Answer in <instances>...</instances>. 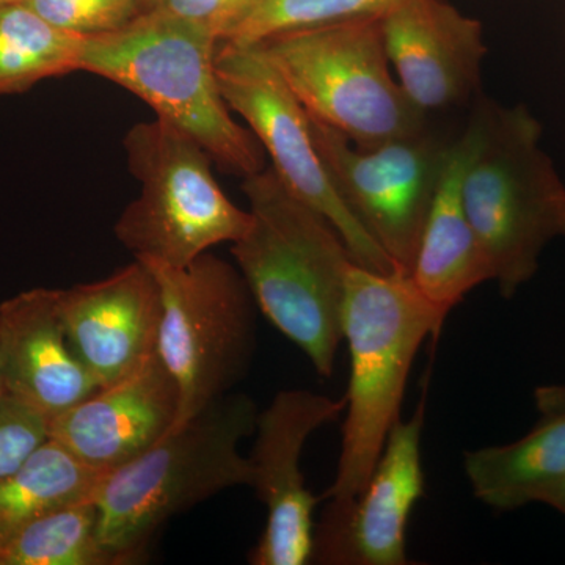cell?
<instances>
[{
  "label": "cell",
  "mask_w": 565,
  "mask_h": 565,
  "mask_svg": "<svg viewBox=\"0 0 565 565\" xmlns=\"http://www.w3.org/2000/svg\"><path fill=\"white\" fill-rule=\"evenodd\" d=\"M247 233L232 244L256 307L308 356L333 374L343 343L345 274L353 262L337 228L278 180L273 167L244 178Z\"/></svg>",
  "instance_id": "1"
},
{
  "label": "cell",
  "mask_w": 565,
  "mask_h": 565,
  "mask_svg": "<svg viewBox=\"0 0 565 565\" xmlns=\"http://www.w3.org/2000/svg\"><path fill=\"white\" fill-rule=\"evenodd\" d=\"M258 407L228 393L173 427L131 462L104 473L96 487L98 534L117 564L136 563L170 519L233 487H252L250 457Z\"/></svg>",
  "instance_id": "2"
},
{
  "label": "cell",
  "mask_w": 565,
  "mask_h": 565,
  "mask_svg": "<svg viewBox=\"0 0 565 565\" xmlns=\"http://www.w3.org/2000/svg\"><path fill=\"white\" fill-rule=\"evenodd\" d=\"M444 321L411 275L375 273L352 263L345 274L343 341L351 359L343 441L337 476L326 498L348 504L362 492L401 419L416 355Z\"/></svg>",
  "instance_id": "3"
},
{
  "label": "cell",
  "mask_w": 565,
  "mask_h": 565,
  "mask_svg": "<svg viewBox=\"0 0 565 565\" xmlns=\"http://www.w3.org/2000/svg\"><path fill=\"white\" fill-rule=\"evenodd\" d=\"M218 41L152 9L121 31L85 39L81 71L115 82L191 136L212 161L243 178L262 172L255 134L233 120L215 74Z\"/></svg>",
  "instance_id": "4"
},
{
  "label": "cell",
  "mask_w": 565,
  "mask_h": 565,
  "mask_svg": "<svg viewBox=\"0 0 565 565\" xmlns=\"http://www.w3.org/2000/svg\"><path fill=\"white\" fill-rule=\"evenodd\" d=\"M463 173L465 210L492 281L512 297L537 273L546 245L565 237V184L541 147L542 128L526 107L481 103Z\"/></svg>",
  "instance_id": "5"
},
{
  "label": "cell",
  "mask_w": 565,
  "mask_h": 565,
  "mask_svg": "<svg viewBox=\"0 0 565 565\" xmlns=\"http://www.w3.org/2000/svg\"><path fill=\"white\" fill-rule=\"evenodd\" d=\"M122 145L141 191L114 232L134 258L184 267L215 245L236 243L250 228V211L222 191L211 156L172 122L159 117L139 122Z\"/></svg>",
  "instance_id": "6"
},
{
  "label": "cell",
  "mask_w": 565,
  "mask_h": 565,
  "mask_svg": "<svg viewBox=\"0 0 565 565\" xmlns=\"http://www.w3.org/2000/svg\"><path fill=\"white\" fill-rule=\"evenodd\" d=\"M253 47L273 63L311 117L355 147L426 129V115L390 71L382 18L277 33Z\"/></svg>",
  "instance_id": "7"
},
{
  "label": "cell",
  "mask_w": 565,
  "mask_h": 565,
  "mask_svg": "<svg viewBox=\"0 0 565 565\" xmlns=\"http://www.w3.org/2000/svg\"><path fill=\"white\" fill-rule=\"evenodd\" d=\"M143 264L161 292L156 351L180 392L177 427L250 373L258 307L243 274L210 252L184 267Z\"/></svg>",
  "instance_id": "8"
},
{
  "label": "cell",
  "mask_w": 565,
  "mask_h": 565,
  "mask_svg": "<svg viewBox=\"0 0 565 565\" xmlns=\"http://www.w3.org/2000/svg\"><path fill=\"white\" fill-rule=\"evenodd\" d=\"M215 74L226 106L250 126L281 184L332 223L353 262L375 273L396 270L345 206L316 148L307 109L266 55L253 46L222 43Z\"/></svg>",
  "instance_id": "9"
},
{
  "label": "cell",
  "mask_w": 565,
  "mask_h": 565,
  "mask_svg": "<svg viewBox=\"0 0 565 565\" xmlns=\"http://www.w3.org/2000/svg\"><path fill=\"white\" fill-rule=\"evenodd\" d=\"M308 117L316 148L345 206L396 270L411 275L449 143L426 128L360 148L332 126Z\"/></svg>",
  "instance_id": "10"
},
{
  "label": "cell",
  "mask_w": 565,
  "mask_h": 565,
  "mask_svg": "<svg viewBox=\"0 0 565 565\" xmlns=\"http://www.w3.org/2000/svg\"><path fill=\"white\" fill-rule=\"evenodd\" d=\"M345 412L337 401L310 390H282L259 412L250 456L253 489L267 509L253 565H305L313 555L316 498L305 486L300 462L308 438Z\"/></svg>",
  "instance_id": "11"
},
{
  "label": "cell",
  "mask_w": 565,
  "mask_h": 565,
  "mask_svg": "<svg viewBox=\"0 0 565 565\" xmlns=\"http://www.w3.org/2000/svg\"><path fill=\"white\" fill-rule=\"evenodd\" d=\"M426 404L394 424L362 492L327 505L315 526L311 561L327 565H405L407 526L424 497L422 437Z\"/></svg>",
  "instance_id": "12"
},
{
  "label": "cell",
  "mask_w": 565,
  "mask_h": 565,
  "mask_svg": "<svg viewBox=\"0 0 565 565\" xmlns=\"http://www.w3.org/2000/svg\"><path fill=\"white\" fill-rule=\"evenodd\" d=\"M180 392L158 351L109 385L50 419V437L81 462L109 473L173 429Z\"/></svg>",
  "instance_id": "13"
},
{
  "label": "cell",
  "mask_w": 565,
  "mask_h": 565,
  "mask_svg": "<svg viewBox=\"0 0 565 565\" xmlns=\"http://www.w3.org/2000/svg\"><path fill=\"white\" fill-rule=\"evenodd\" d=\"M382 32L401 88L424 115L478 90L487 52L478 20L445 0H407L382 18Z\"/></svg>",
  "instance_id": "14"
},
{
  "label": "cell",
  "mask_w": 565,
  "mask_h": 565,
  "mask_svg": "<svg viewBox=\"0 0 565 565\" xmlns=\"http://www.w3.org/2000/svg\"><path fill=\"white\" fill-rule=\"evenodd\" d=\"M66 337L99 386L118 381L158 349L161 292L136 259L103 280L61 289Z\"/></svg>",
  "instance_id": "15"
},
{
  "label": "cell",
  "mask_w": 565,
  "mask_h": 565,
  "mask_svg": "<svg viewBox=\"0 0 565 565\" xmlns=\"http://www.w3.org/2000/svg\"><path fill=\"white\" fill-rule=\"evenodd\" d=\"M0 367L6 392L47 419L99 386L66 337L61 289H32L0 303Z\"/></svg>",
  "instance_id": "16"
},
{
  "label": "cell",
  "mask_w": 565,
  "mask_h": 565,
  "mask_svg": "<svg viewBox=\"0 0 565 565\" xmlns=\"http://www.w3.org/2000/svg\"><path fill=\"white\" fill-rule=\"evenodd\" d=\"M475 140L471 120L463 136L449 143L411 269L416 289L444 322L468 294L492 281V270L463 202V173Z\"/></svg>",
  "instance_id": "17"
},
{
  "label": "cell",
  "mask_w": 565,
  "mask_h": 565,
  "mask_svg": "<svg viewBox=\"0 0 565 565\" xmlns=\"http://www.w3.org/2000/svg\"><path fill=\"white\" fill-rule=\"evenodd\" d=\"M463 470L475 497L497 511L542 503L565 478V411L546 414L515 444L465 452Z\"/></svg>",
  "instance_id": "18"
},
{
  "label": "cell",
  "mask_w": 565,
  "mask_h": 565,
  "mask_svg": "<svg viewBox=\"0 0 565 565\" xmlns=\"http://www.w3.org/2000/svg\"><path fill=\"white\" fill-rule=\"evenodd\" d=\"M103 475L47 438L18 470L0 479V546L33 520L92 500Z\"/></svg>",
  "instance_id": "19"
},
{
  "label": "cell",
  "mask_w": 565,
  "mask_h": 565,
  "mask_svg": "<svg viewBox=\"0 0 565 565\" xmlns=\"http://www.w3.org/2000/svg\"><path fill=\"white\" fill-rule=\"evenodd\" d=\"M84 41L43 20L25 3L0 6V98L81 71Z\"/></svg>",
  "instance_id": "20"
},
{
  "label": "cell",
  "mask_w": 565,
  "mask_h": 565,
  "mask_svg": "<svg viewBox=\"0 0 565 565\" xmlns=\"http://www.w3.org/2000/svg\"><path fill=\"white\" fill-rule=\"evenodd\" d=\"M98 534L95 498L21 527L0 546V565H115Z\"/></svg>",
  "instance_id": "21"
},
{
  "label": "cell",
  "mask_w": 565,
  "mask_h": 565,
  "mask_svg": "<svg viewBox=\"0 0 565 565\" xmlns=\"http://www.w3.org/2000/svg\"><path fill=\"white\" fill-rule=\"evenodd\" d=\"M407 0H263L247 22L223 43L253 46L277 33L366 18H384Z\"/></svg>",
  "instance_id": "22"
},
{
  "label": "cell",
  "mask_w": 565,
  "mask_h": 565,
  "mask_svg": "<svg viewBox=\"0 0 565 565\" xmlns=\"http://www.w3.org/2000/svg\"><path fill=\"white\" fill-rule=\"evenodd\" d=\"M43 20L73 35H107L121 31L145 13L139 0H20Z\"/></svg>",
  "instance_id": "23"
},
{
  "label": "cell",
  "mask_w": 565,
  "mask_h": 565,
  "mask_svg": "<svg viewBox=\"0 0 565 565\" xmlns=\"http://www.w3.org/2000/svg\"><path fill=\"white\" fill-rule=\"evenodd\" d=\"M50 438V419L6 393L0 396V479L13 473Z\"/></svg>",
  "instance_id": "24"
},
{
  "label": "cell",
  "mask_w": 565,
  "mask_h": 565,
  "mask_svg": "<svg viewBox=\"0 0 565 565\" xmlns=\"http://www.w3.org/2000/svg\"><path fill=\"white\" fill-rule=\"evenodd\" d=\"M262 3L263 0H158L154 9L191 22L223 43L243 28Z\"/></svg>",
  "instance_id": "25"
},
{
  "label": "cell",
  "mask_w": 565,
  "mask_h": 565,
  "mask_svg": "<svg viewBox=\"0 0 565 565\" xmlns=\"http://www.w3.org/2000/svg\"><path fill=\"white\" fill-rule=\"evenodd\" d=\"M539 408L544 414H556L565 411V386H545L535 393Z\"/></svg>",
  "instance_id": "26"
},
{
  "label": "cell",
  "mask_w": 565,
  "mask_h": 565,
  "mask_svg": "<svg viewBox=\"0 0 565 565\" xmlns=\"http://www.w3.org/2000/svg\"><path fill=\"white\" fill-rule=\"evenodd\" d=\"M542 503L552 505L565 515V478L545 494Z\"/></svg>",
  "instance_id": "27"
},
{
  "label": "cell",
  "mask_w": 565,
  "mask_h": 565,
  "mask_svg": "<svg viewBox=\"0 0 565 565\" xmlns=\"http://www.w3.org/2000/svg\"><path fill=\"white\" fill-rule=\"evenodd\" d=\"M141 9L145 11L154 9L156 3H158V0H139Z\"/></svg>",
  "instance_id": "28"
},
{
  "label": "cell",
  "mask_w": 565,
  "mask_h": 565,
  "mask_svg": "<svg viewBox=\"0 0 565 565\" xmlns=\"http://www.w3.org/2000/svg\"><path fill=\"white\" fill-rule=\"evenodd\" d=\"M6 385H3V377H2V367H0V396L2 394H6Z\"/></svg>",
  "instance_id": "29"
},
{
  "label": "cell",
  "mask_w": 565,
  "mask_h": 565,
  "mask_svg": "<svg viewBox=\"0 0 565 565\" xmlns=\"http://www.w3.org/2000/svg\"><path fill=\"white\" fill-rule=\"evenodd\" d=\"M10 2H20V0H0V6H3V3H10Z\"/></svg>",
  "instance_id": "30"
}]
</instances>
